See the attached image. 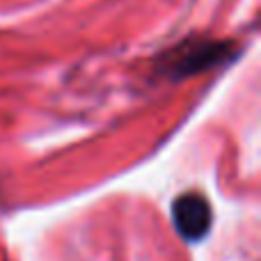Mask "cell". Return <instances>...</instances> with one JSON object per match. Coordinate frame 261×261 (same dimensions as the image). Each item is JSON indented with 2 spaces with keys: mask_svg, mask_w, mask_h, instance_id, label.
<instances>
[{
  "mask_svg": "<svg viewBox=\"0 0 261 261\" xmlns=\"http://www.w3.org/2000/svg\"><path fill=\"white\" fill-rule=\"evenodd\" d=\"M231 55H236L234 48L225 41H186L179 48L167 50L161 71L172 78H186L206 71V69L220 67Z\"/></svg>",
  "mask_w": 261,
  "mask_h": 261,
  "instance_id": "cell-1",
  "label": "cell"
},
{
  "mask_svg": "<svg viewBox=\"0 0 261 261\" xmlns=\"http://www.w3.org/2000/svg\"><path fill=\"white\" fill-rule=\"evenodd\" d=\"M172 220L186 241H199L211 227V206L199 193H184L172 204Z\"/></svg>",
  "mask_w": 261,
  "mask_h": 261,
  "instance_id": "cell-2",
  "label": "cell"
}]
</instances>
